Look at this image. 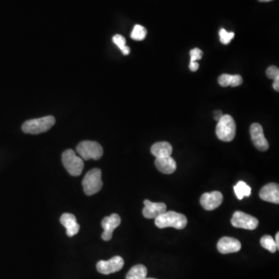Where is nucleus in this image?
I'll use <instances>...</instances> for the list:
<instances>
[{
	"mask_svg": "<svg viewBox=\"0 0 279 279\" xmlns=\"http://www.w3.org/2000/svg\"><path fill=\"white\" fill-rule=\"evenodd\" d=\"M187 223L186 216L174 211H168L155 218V225L160 229L173 227L177 230H182L186 227Z\"/></svg>",
	"mask_w": 279,
	"mask_h": 279,
	"instance_id": "nucleus-1",
	"label": "nucleus"
},
{
	"mask_svg": "<svg viewBox=\"0 0 279 279\" xmlns=\"http://www.w3.org/2000/svg\"><path fill=\"white\" fill-rule=\"evenodd\" d=\"M55 118L52 116H44L38 119L28 120L23 124L22 131L25 134H39L47 132L55 125Z\"/></svg>",
	"mask_w": 279,
	"mask_h": 279,
	"instance_id": "nucleus-2",
	"label": "nucleus"
},
{
	"mask_svg": "<svg viewBox=\"0 0 279 279\" xmlns=\"http://www.w3.org/2000/svg\"><path fill=\"white\" fill-rule=\"evenodd\" d=\"M236 123L230 115H223L216 126V134L217 138L224 142L232 141L236 136Z\"/></svg>",
	"mask_w": 279,
	"mask_h": 279,
	"instance_id": "nucleus-3",
	"label": "nucleus"
},
{
	"mask_svg": "<svg viewBox=\"0 0 279 279\" xmlns=\"http://www.w3.org/2000/svg\"><path fill=\"white\" fill-rule=\"evenodd\" d=\"M82 186L87 196H93L100 192L103 188L101 170L94 169L89 171L82 180Z\"/></svg>",
	"mask_w": 279,
	"mask_h": 279,
	"instance_id": "nucleus-4",
	"label": "nucleus"
},
{
	"mask_svg": "<svg viewBox=\"0 0 279 279\" xmlns=\"http://www.w3.org/2000/svg\"><path fill=\"white\" fill-rule=\"evenodd\" d=\"M62 160L64 167L71 175L79 176L82 174L84 168L83 160L77 156L73 150H66L62 154Z\"/></svg>",
	"mask_w": 279,
	"mask_h": 279,
	"instance_id": "nucleus-5",
	"label": "nucleus"
},
{
	"mask_svg": "<svg viewBox=\"0 0 279 279\" xmlns=\"http://www.w3.org/2000/svg\"><path fill=\"white\" fill-rule=\"evenodd\" d=\"M76 151L80 158L85 161L100 159L104 154V149L100 143L90 140L81 142L77 146Z\"/></svg>",
	"mask_w": 279,
	"mask_h": 279,
	"instance_id": "nucleus-6",
	"label": "nucleus"
},
{
	"mask_svg": "<svg viewBox=\"0 0 279 279\" xmlns=\"http://www.w3.org/2000/svg\"><path fill=\"white\" fill-rule=\"evenodd\" d=\"M231 224L236 228L254 230L258 227L259 222L254 216L241 211H236L231 219Z\"/></svg>",
	"mask_w": 279,
	"mask_h": 279,
	"instance_id": "nucleus-7",
	"label": "nucleus"
},
{
	"mask_svg": "<svg viewBox=\"0 0 279 279\" xmlns=\"http://www.w3.org/2000/svg\"><path fill=\"white\" fill-rule=\"evenodd\" d=\"M124 261L120 256H115L108 261H100L96 265V268L103 275H109L119 272L123 268Z\"/></svg>",
	"mask_w": 279,
	"mask_h": 279,
	"instance_id": "nucleus-8",
	"label": "nucleus"
},
{
	"mask_svg": "<svg viewBox=\"0 0 279 279\" xmlns=\"http://www.w3.org/2000/svg\"><path fill=\"white\" fill-rule=\"evenodd\" d=\"M250 134L252 141L256 148L261 151H266L269 147V143L265 138L261 124L257 123H253L250 126Z\"/></svg>",
	"mask_w": 279,
	"mask_h": 279,
	"instance_id": "nucleus-9",
	"label": "nucleus"
},
{
	"mask_svg": "<svg viewBox=\"0 0 279 279\" xmlns=\"http://www.w3.org/2000/svg\"><path fill=\"white\" fill-rule=\"evenodd\" d=\"M121 223V219L120 216L116 213L112 214L109 216L104 218L102 221V227L104 231L102 234V238L105 241H109L112 239V233L116 227L120 226Z\"/></svg>",
	"mask_w": 279,
	"mask_h": 279,
	"instance_id": "nucleus-10",
	"label": "nucleus"
},
{
	"mask_svg": "<svg viewBox=\"0 0 279 279\" xmlns=\"http://www.w3.org/2000/svg\"><path fill=\"white\" fill-rule=\"evenodd\" d=\"M223 200V196L221 192L214 191V192L204 193L201 196L200 203L206 210L212 211L221 205Z\"/></svg>",
	"mask_w": 279,
	"mask_h": 279,
	"instance_id": "nucleus-11",
	"label": "nucleus"
},
{
	"mask_svg": "<svg viewBox=\"0 0 279 279\" xmlns=\"http://www.w3.org/2000/svg\"><path fill=\"white\" fill-rule=\"evenodd\" d=\"M143 215L147 219H155L166 212L167 207L163 203H153L150 200H144Z\"/></svg>",
	"mask_w": 279,
	"mask_h": 279,
	"instance_id": "nucleus-12",
	"label": "nucleus"
},
{
	"mask_svg": "<svg viewBox=\"0 0 279 279\" xmlns=\"http://www.w3.org/2000/svg\"><path fill=\"white\" fill-rule=\"evenodd\" d=\"M217 249L221 254H227L236 253L241 249V244L235 238L224 237L219 240L217 244Z\"/></svg>",
	"mask_w": 279,
	"mask_h": 279,
	"instance_id": "nucleus-13",
	"label": "nucleus"
},
{
	"mask_svg": "<svg viewBox=\"0 0 279 279\" xmlns=\"http://www.w3.org/2000/svg\"><path fill=\"white\" fill-rule=\"evenodd\" d=\"M260 198L264 201L279 203V187L276 183H269L265 185L260 191Z\"/></svg>",
	"mask_w": 279,
	"mask_h": 279,
	"instance_id": "nucleus-14",
	"label": "nucleus"
},
{
	"mask_svg": "<svg viewBox=\"0 0 279 279\" xmlns=\"http://www.w3.org/2000/svg\"><path fill=\"white\" fill-rule=\"evenodd\" d=\"M60 222L66 228V234L71 238L79 232L80 226L77 223L76 217L71 213L62 214L60 218Z\"/></svg>",
	"mask_w": 279,
	"mask_h": 279,
	"instance_id": "nucleus-15",
	"label": "nucleus"
},
{
	"mask_svg": "<svg viewBox=\"0 0 279 279\" xmlns=\"http://www.w3.org/2000/svg\"><path fill=\"white\" fill-rule=\"evenodd\" d=\"M157 169L163 174H173L177 169L175 161L171 156L157 158L155 160Z\"/></svg>",
	"mask_w": 279,
	"mask_h": 279,
	"instance_id": "nucleus-16",
	"label": "nucleus"
},
{
	"mask_svg": "<svg viewBox=\"0 0 279 279\" xmlns=\"http://www.w3.org/2000/svg\"><path fill=\"white\" fill-rule=\"evenodd\" d=\"M151 152L156 158L171 156L173 153V146L169 142H157L151 147Z\"/></svg>",
	"mask_w": 279,
	"mask_h": 279,
	"instance_id": "nucleus-17",
	"label": "nucleus"
},
{
	"mask_svg": "<svg viewBox=\"0 0 279 279\" xmlns=\"http://www.w3.org/2000/svg\"><path fill=\"white\" fill-rule=\"evenodd\" d=\"M147 275V269L144 265H135L129 271L126 279H145Z\"/></svg>",
	"mask_w": 279,
	"mask_h": 279,
	"instance_id": "nucleus-18",
	"label": "nucleus"
},
{
	"mask_svg": "<svg viewBox=\"0 0 279 279\" xmlns=\"http://www.w3.org/2000/svg\"><path fill=\"white\" fill-rule=\"evenodd\" d=\"M234 192L238 200H243L244 197H248L251 194V189L246 182L240 181L238 184L234 187Z\"/></svg>",
	"mask_w": 279,
	"mask_h": 279,
	"instance_id": "nucleus-19",
	"label": "nucleus"
},
{
	"mask_svg": "<svg viewBox=\"0 0 279 279\" xmlns=\"http://www.w3.org/2000/svg\"><path fill=\"white\" fill-rule=\"evenodd\" d=\"M261 244L264 248L269 250L271 253H276V250H279L276 241L270 235L263 236L261 239Z\"/></svg>",
	"mask_w": 279,
	"mask_h": 279,
	"instance_id": "nucleus-20",
	"label": "nucleus"
},
{
	"mask_svg": "<svg viewBox=\"0 0 279 279\" xmlns=\"http://www.w3.org/2000/svg\"><path fill=\"white\" fill-rule=\"evenodd\" d=\"M112 41L120 48V51H122L123 55H128L131 52L130 47L126 45V39L124 36L120 35H116L115 36H112Z\"/></svg>",
	"mask_w": 279,
	"mask_h": 279,
	"instance_id": "nucleus-21",
	"label": "nucleus"
},
{
	"mask_svg": "<svg viewBox=\"0 0 279 279\" xmlns=\"http://www.w3.org/2000/svg\"><path fill=\"white\" fill-rule=\"evenodd\" d=\"M147 33V30L145 28H143V26L137 24V25L134 26V29H133L131 35V38L134 40L140 41V40L145 39Z\"/></svg>",
	"mask_w": 279,
	"mask_h": 279,
	"instance_id": "nucleus-22",
	"label": "nucleus"
},
{
	"mask_svg": "<svg viewBox=\"0 0 279 279\" xmlns=\"http://www.w3.org/2000/svg\"><path fill=\"white\" fill-rule=\"evenodd\" d=\"M234 38V32H228L225 29H221L219 31V40L222 44H228L230 41Z\"/></svg>",
	"mask_w": 279,
	"mask_h": 279,
	"instance_id": "nucleus-23",
	"label": "nucleus"
},
{
	"mask_svg": "<svg viewBox=\"0 0 279 279\" xmlns=\"http://www.w3.org/2000/svg\"><path fill=\"white\" fill-rule=\"evenodd\" d=\"M231 77H232V74H221L218 78V82H219V85H221L222 87H227V86L230 85Z\"/></svg>",
	"mask_w": 279,
	"mask_h": 279,
	"instance_id": "nucleus-24",
	"label": "nucleus"
},
{
	"mask_svg": "<svg viewBox=\"0 0 279 279\" xmlns=\"http://www.w3.org/2000/svg\"><path fill=\"white\" fill-rule=\"evenodd\" d=\"M266 74L271 79H276L279 78V69L276 66H270L267 69Z\"/></svg>",
	"mask_w": 279,
	"mask_h": 279,
	"instance_id": "nucleus-25",
	"label": "nucleus"
},
{
	"mask_svg": "<svg viewBox=\"0 0 279 279\" xmlns=\"http://www.w3.org/2000/svg\"><path fill=\"white\" fill-rule=\"evenodd\" d=\"M203 53L200 48H194L190 51V62H197L203 58Z\"/></svg>",
	"mask_w": 279,
	"mask_h": 279,
	"instance_id": "nucleus-26",
	"label": "nucleus"
},
{
	"mask_svg": "<svg viewBox=\"0 0 279 279\" xmlns=\"http://www.w3.org/2000/svg\"><path fill=\"white\" fill-rule=\"evenodd\" d=\"M243 83V78L239 74H233L231 77V82H230V86L232 87H237L239 86L241 84Z\"/></svg>",
	"mask_w": 279,
	"mask_h": 279,
	"instance_id": "nucleus-27",
	"label": "nucleus"
},
{
	"mask_svg": "<svg viewBox=\"0 0 279 279\" xmlns=\"http://www.w3.org/2000/svg\"><path fill=\"white\" fill-rule=\"evenodd\" d=\"M200 67V65L197 62H190L189 64V69L192 71H196Z\"/></svg>",
	"mask_w": 279,
	"mask_h": 279,
	"instance_id": "nucleus-28",
	"label": "nucleus"
},
{
	"mask_svg": "<svg viewBox=\"0 0 279 279\" xmlns=\"http://www.w3.org/2000/svg\"><path fill=\"white\" fill-rule=\"evenodd\" d=\"M223 116V113H222L221 111L216 110L214 112V118H215V120H217L219 121V119Z\"/></svg>",
	"mask_w": 279,
	"mask_h": 279,
	"instance_id": "nucleus-29",
	"label": "nucleus"
},
{
	"mask_svg": "<svg viewBox=\"0 0 279 279\" xmlns=\"http://www.w3.org/2000/svg\"><path fill=\"white\" fill-rule=\"evenodd\" d=\"M274 89L276 91H279V78H276V79L274 80L273 83Z\"/></svg>",
	"mask_w": 279,
	"mask_h": 279,
	"instance_id": "nucleus-30",
	"label": "nucleus"
},
{
	"mask_svg": "<svg viewBox=\"0 0 279 279\" xmlns=\"http://www.w3.org/2000/svg\"><path fill=\"white\" fill-rule=\"evenodd\" d=\"M279 233L278 232L277 234H276V240H275V241H276V245H277L278 247H279Z\"/></svg>",
	"mask_w": 279,
	"mask_h": 279,
	"instance_id": "nucleus-31",
	"label": "nucleus"
},
{
	"mask_svg": "<svg viewBox=\"0 0 279 279\" xmlns=\"http://www.w3.org/2000/svg\"><path fill=\"white\" fill-rule=\"evenodd\" d=\"M260 2H270V1H272V0H258Z\"/></svg>",
	"mask_w": 279,
	"mask_h": 279,
	"instance_id": "nucleus-32",
	"label": "nucleus"
},
{
	"mask_svg": "<svg viewBox=\"0 0 279 279\" xmlns=\"http://www.w3.org/2000/svg\"><path fill=\"white\" fill-rule=\"evenodd\" d=\"M145 279H151V278H146Z\"/></svg>",
	"mask_w": 279,
	"mask_h": 279,
	"instance_id": "nucleus-33",
	"label": "nucleus"
}]
</instances>
